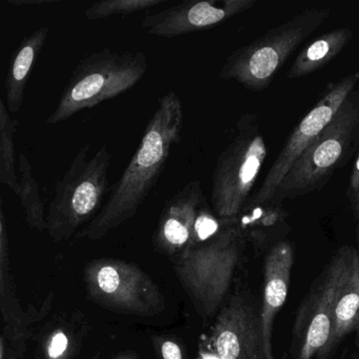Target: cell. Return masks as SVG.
Instances as JSON below:
<instances>
[{"label":"cell","mask_w":359,"mask_h":359,"mask_svg":"<svg viewBox=\"0 0 359 359\" xmlns=\"http://www.w3.org/2000/svg\"><path fill=\"white\" fill-rule=\"evenodd\" d=\"M346 246L339 248L312 285L297 312L293 328L294 359H320L334 331V301L343 278Z\"/></svg>","instance_id":"9"},{"label":"cell","mask_w":359,"mask_h":359,"mask_svg":"<svg viewBox=\"0 0 359 359\" xmlns=\"http://www.w3.org/2000/svg\"><path fill=\"white\" fill-rule=\"evenodd\" d=\"M334 331L320 359L331 354L348 337H354L359 358V247L346 246L343 278L334 301Z\"/></svg>","instance_id":"15"},{"label":"cell","mask_w":359,"mask_h":359,"mask_svg":"<svg viewBox=\"0 0 359 359\" xmlns=\"http://www.w3.org/2000/svg\"><path fill=\"white\" fill-rule=\"evenodd\" d=\"M156 343L162 359H184L183 349L174 339L160 337Z\"/></svg>","instance_id":"24"},{"label":"cell","mask_w":359,"mask_h":359,"mask_svg":"<svg viewBox=\"0 0 359 359\" xmlns=\"http://www.w3.org/2000/svg\"><path fill=\"white\" fill-rule=\"evenodd\" d=\"M48 31V27H41L32 32L21 40L13 55L4 82L8 109L12 113H17L22 107L27 81L41 54Z\"/></svg>","instance_id":"17"},{"label":"cell","mask_w":359,"mask_h":359,"mask_svg":"<svg viewBox=\"0 0 359 359\" xmlns=\"http://www.w3.org/2000/svg\"><path fill=\"white\" fill-rule=\"evenodd\" d=\"M352 206H353L354 213H355L356 217L359 218V191L358 196H356L355 200L352 202Z\"/></svg>","instance_id":"28"},{"label":"cell","mask_w":359,"mask_h":359,"mask_svg":"<svg viewBox=\"0 0 359 359\" xmlns=\"http://www.w3.org/2000/svg\"><path fill=\"white\" fill-rule=\"evenodd\" d=\"M12 6H42V4H53L56 0H8Z\"/></svg>","instance_id":"26"},{"label":"cell","mask_w":359,"mask_h":359,"mask_svg":"<svg viewBox=\"0 0 359 359\" xmlns=\"http://www.w3.org/2000/svg\"><path fill=\"white\" fill-rule=\"evenodd\" d=\"M330 17L327 8H311L266 32L226 58L219 77L261 92L271 84L294 51Z\"/></svg>","instance_id":"6"},{"label":"cell","mask_w":359,"mask_h":359,"mask_svg":"<svg viewBox=\"0 0 359 359\" xmlns=\"http://www.w3.org/2000/svg\"><path fill=\"white\" fill-rule=\"evenodd\" d=\"M359 145V84L333 119L310 143L278 185L272 200L284 202L322 189Z\"/></svg>","instance_id":"3"},{"label":"cell","mask_w":359,"mask_h":359,"mask_svg":"<svg viewBox=\"0 0 359 359\" xmlns=\"http://www.w3.org/2000/svg\"><path fill=\"white\" fill-rule=\"evenodd\" d=\"M90 301L109 311L153 316L165 309L157 285L138 266L111 259H95L84 270Z\"/></svg>","instance_id":"8"},{"label":"cell","mask_w":359,"mask_h":359,"mask_svg":"<svg viewBox=\"0 0 359 359\" xmlns=\"http://www.w3.org/2000/svg\"><path fill=\"white\" fill-rule=\"evenodd\" d=\"M257 4V0H189L147 15L141 27L149 35L175 38L215 27Z\"/></svg>","instance_id":"12"},{"label":"cell","mask_w":359,"mask_h":359,"mask_svg":"<svg viewBox=\"0 0 359 359\" xmlns=\"http://www.w3.org/2000/svg\"><path fill=\"white\" fill-rule=\"evenodd\" d=\"M288 213L283 202H267L245 206L236 217V226L244 237H248L255 246L265 247L272 242H280L288 231Z\"/></svg>","instance_id":"16"},{"label":"cell","mask_w":359,"mask_h":359,"mask_svg":"<svg viewBox=\"0 0 359 359\" xmlns=\"http://www.w3.org/2000/svg\"><path fill=\"white\" fill-rule=\"evenodd\" d=\"M115 359H138V358H137L136 354L130 353V352H126V353L117 356Z\"/></svg>","instance_id":"27"},{"label":"cell","mask_w":359,"mask_h":359,"mask_svg":"<svg viewBox=\"0 0 359 359\" xmlns=\"http://www.w3.org/2000/svg\"><path fill=\"white\" fill-rule=\"evenodd\" d=\"M358 359H359V358H358Z\"/></svg>","instance_id":"29"},{"label":"cell","mask_w":359,"mask_h":359,"mask_svg":"<svg viewBox=\"0 0 359 359\" xmlns=\"http://www.w3.org/2000/svg\"><path fill=\"white\" fill-rule=\"evenodd\" d=\"M184 109L175 91L160 98L140 145L109 200L77 238L99 240L133 218L157 183L175 145L181 139Z\"/></svg>","instance_id":"1"},{"label":"cell","mask_w":359,"mask_h":359,"mask_svg":"<svg viewBox=\"0 0 359 359\" xmlns=\"http://www.w3.org/2000/svg\"><path fill=\"white\" fill-rule=\"evenodd\" d=\"M18 126V120L13 119L0 97V185L8 188L15 195L19 187L15 145Z\"/></svg>","instance_id":"21"},{"label":"cell","mask_w":359,"mask_h":359,"mask_svg":"<svg viewBox=\"0 0 359 359\" xmlns=\"http://www.w3.org/2000/svg\"><path fill=\"white\" fill-rule=\"evenodd\" d=\"M294 265V248L280 240L270 248L264 265V294L259 310V325L266 359H276L272 349V331L276 315L285 305Z\"/></svg>","instance_id":"14"},{"label":"cell","mask_w":359,"mask_h":359,"mask_svg":"<svg viewBox=\"0 0 359 359\" xmlns=\"http://www.w3.org/2000/svg\"><path fill=\"white\" fill-rule=\"evenodd\" d=\"M166 0H102L86 8L84 16L88 20H99L114 16H128L141 11L162 6Z\"/></svg>","instance_id":"22"},{"label":"cell","mask_w":359,"mask_h":359,"mask_svg":"<svg viewBox=\"0 0 359 359\" xmlns=\"http://www.w3.org/2000/svg\"><path fill=\"white\" fill-rule=\"evenodd\" d=\"M0 314L11 341L19 343L27 332V320L21 310L11 273L8 234L0 202Z\"/></svg>","instance_id":"18"},{"label":"cell","mask_w":359,"mask_h":359,"mask_svg":"<svg viewBox=\"0 0 359 359\" xmlns=\"http://www.w3.org/2000/svg\"><path fill=\"white\" fill-rule=\"evenodd\" d=\"M48 359H65L69 349V339L62 330L55 331L46 344Z\"/></svg>","instance_id":"23"},{"label":"cell","mask_w":359,"mask_h":359,"mask_svg":"<svg viewBox=\"0 0 359 359\" xmlns=\"http://www.w3.org/2000/svg\"><path fill=\"white\" fill-rule=\"evenodd\" d=\"M359 84V71L353 72L339 81L329 84L324 94L302 118L285 143L278 157L266 174L263 183L247 200L245 206L271 200L278 185L299 156L316 136L328 126L339 107ZM244 206V207H245Z\"/></svg>","instance_id":"10"},{"label":"cell","mask_w":359,"mask_h":359,"mask_svg":"<svg viewBox=\"0 0 359 359\" xmlns=\"http://www.w3.org/2000/svg\"><path fill=\"white\" fill-rule=\"evenodd\" d=\"M349 27H339L327 32L302 48L289 69V79L306 77L324 67L335 58L353 38Z\"/></svg>","instance_id":"19"},{"label":"cell","mask_w":359,"mask_h":359,"mask_svg":"<svg viewBox=\"0 0 359 359\" xmlns=\"http://www.w3.org/2000/svg\"><path fill=\"white\" fill-rule=\"evenodd\" d=\"M257 114L247 113L236 122L231 138L217 159L211 183L215 214L236 221L253 193L268 149Z\"/></svg>","instance_id":"7"},{"label":"cell","mask_w":359,"mask_h":359,"mask_svg":"<svg viewBox=\"0 0 359 359\" xmlns=\"http://www.w3.org/2000/svg\"><path fill=\"white\" fill-rule=\"evenodd\" d=\"M90 145L76 153L69 169L55 185L46 212V230L53 242L69 240L90 223L102 208L109 194L111 154L103 145L90 157Z\"/></svg>","instance_id":"2"},{"label":"cell","mask_w":359,"mask_h":359,"mask_svg":"<svg viewBox=\"0 0 359 359\" xmlns=\"http://www.w3.org/2000/svg\"><path fill=\"white\" fill-rule=\"evenodd\" d=\"M208 350L219 359H266L259 312L244 295H232L217 314Z\"/></svg>","instance_id":"11"},{"label":"cell","mask_w":359,"mask_h":359,"mask_svg":"<svg viewBox=\"0 0 359 359\" xmlns=\"http://www.w3.org/2000/svg\"><path fill=\"white\" fill-rule=\"evenodd\" d=\"M17 176H18V196L25 219L32 229L37 232L46 230V212L40 194L39 185L34 175L33 168L25 152L17 158Z\"/></svg>","instance_id":"20"},{"label":"cell","mask_w":359,"mask_h":359,"mask_svg":"<svg viewBox=\"0 0 359 359\" xmlns=\"http://www.w3.org/2000/svg\"><path fill=\"white\" fill-rule=\"evenodd\" d=\"M359 191V151L356 156L355 162L352 167L351 175H350L349 189H348V196H349L351 202L355 200Z\"/></svg>","instance_id":"25"},{"label":"cell","mask_w":359,"mask_h":359,"mask_svg":"<svg viewBox=\"0 0 359 359\" xmlns=\"http://www.w3.org/2000/svg\"><path fill=\"white\" fill-rule=\"evenodd\" d=\"M245 237L236 223L202 244L175 255L174 270L196 311L205 320L219 312L240 263Z\"/></svg>","instance_id":"4"},{"label":"cell","mask_w":359,"mask_h":359,"mask_svg":"<svg viewBox=\"0 0 359 359\" xmlns=\"http://www.w3.org/2000/svg\"><path fill=\"white\" fill-rule=\"evenodd\" d=\"M207 200L198 181L187 183L164 207L156 230V248L168 255H177L191 244L194 227Z\"/></svg>","instance_id":"13"},{"label":"cell","mask_w":359,"mask_h":359,"mask_svg":"<svg viewBox=\"0 0 359 359\" xmlns=\"http://www.w3.org/2000/svg\"><path fill=\"white\" fill-rule=\"evenodd\" d=\"M149 70L141 51L117 52L103 48L78 63L46 124L67 122L75 114L115 98L136 86Z\"/></svg>","instance_id":"5"}]
</instances>
